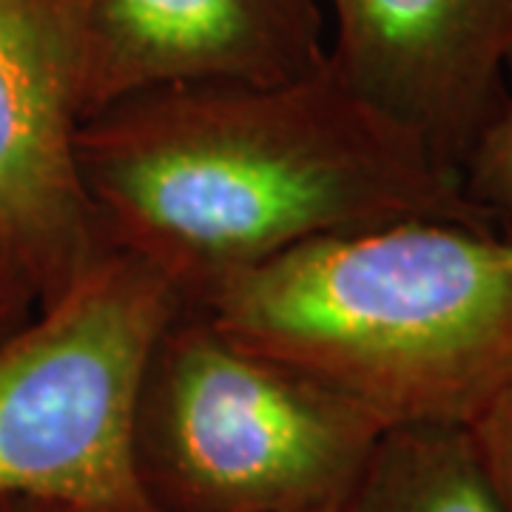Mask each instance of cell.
<instances>
[{
  "mask_svg": "<svg viewBox=\"0 0 512 512\" xmlns=\"http://www.w3.org/2000/svg\"><path fill=\"white\" fill-rule=\"evenodd\" d=\"M183 293L109 248L0 339V498L74 512H157L134 456L148 353Z\"/></svg>",
  "mask_w": 512,
  "mask_h": 512,
  "instance_id": "277c9868",
  "label": "cell"
},
{
  "mask_svg": "<svg viewBox=\"0 0 512 512\" xmlns=\"http://www.w3.org/2000/svg\"><path fill=\"white\" fill-rule=\"evenodd\" d=\"M461 185L484 217L512 231V57L504 103L461 165Z\"/></svg>",
  "mask_w": 512,
  "mask_h": 512,
  "instance_id": "9c48e42d",
  "label": "cell"
},
{
  "mask_svg": "<svg viewBox=\"0 0 512 512\" xmlns=\"http://www.w3.org/2000/svg\"><path fill=\"white\" fill-rule=\"evenodd\" d=\"M86 117V0H0V251L37 308L109 251L77 163Z\"/></svg>",
  "mask_w": 512,
  "mask_h": 512,
  "instance_id": "5b68a950",
  "label": "cell"
},
{
  "mask_svg": "<svg viewBox=\"0 0 512 512\" xmlns=\"http://www.w3.org/2000/svg\"><path fill=\"white\" fill-rule=\"evenodd\" d=\"M197 308L384 427H473L512 390V231L410 220L319 239Z\"/></svg>",
  "mask_w": 512,
  "mask_h": 512,
  "instance_id": "7a4b0ae2",
  "label": "cell"
},
{
  "mask_svg": "<svg viewBox=\"0 0 512 512\" xmlns=\"http://www.w3.org/2000/svg\"><path fill=\"white\" fill-rule=\"evenodd\" d=\"M77 163L106 245L188 305L319 239L410 220L498 228L328 57L279 83L194 80L111 100L80 128Z\"/></svg>",
  "mask_w": 512,
  "mask_h": 512,
  "instance_id": "6da1fadb",
  "label": "cell"
},
{
  "mask_svg": "<svg viewBox=\"0 0 512 512\" xmlns=\"http://www.w3.org/2000/svg\"><path fill=\"white\" fill-rule=\"evenodd\" d=\"M384 430L185 305L148 353L134 456L157 512H345Z\"/></svg>",
  "mask_w": 512,
  "mask_h": 512,
  "instance_id": "3957f363",
  "label": "cell"
},
{
  "mask_svg": "<svg viewBox=\"0 0 512 512\" xmlns=\"http://www.w3.org/2000/svg\"><path fill=\"white\" fill-rule=\"evenodd\" d=\"M345 512H507L470 427H387Z\"/></svg>",
  "mask_w": 512,
  "mask_h": 512,
  "instance_id": "ba28073f",
  "label": "cell"
},
{
  "mask_svg": "<svg viewBox=\"0 0 512 512\" xmlns=\"http://www.w3.org/2000/svg\"><path fill=\"white\" fill-rule=\"evenodd\" d=\"M89 114L194 80L279 83L328 57L325 0H86Z\"/></svg>",
  "mask_w": 512,
  "mask_h": 512,
  "instance_id": "52a82bcc",
  "label": "cell"
},
{
  "mask_svg": "<svg viewBox=\"0 0 512 512\" xmlns=\"http://www.w3.org/2000/svg\"><path fill=\"white\" fill-rule=\"evenodd\" d=\"M470 430L495 490L507 512H512V390H507Z\"/></svg>",
  "mask_w": 512,
  "mask_h": 512,
  "instance_id": "30bf717a",
  "label": "cell"
},
{
  "mask_svg": "<svg viewBox=\"0 0 512 512\" xmlns=\"http://www.w3.org/2000/svg\"><path fill=\"white\" fill-rule=\"evenodd\" d=\"M37 311V299L32 288L15 271L9 256L0 251V339L20 328Z\"/></svg>",
  "mask_w": 512,
  "mask_h": 512,
  "instance_id": "8fae6325",
  "label": "cell"
},
{
  "mask_svg": "<svg viewBox=\"0 0 512 512\" xmlns=\"http://www.w3.org/2000/svg\"><path fill=\"white\" fill-rule=\"evenodd\" d=\"M328 63L370 109L461 165L507 94L512 0H325Z\"/></svg>",
  "mask_w": 512,
  "mask_h": 512,
  "instance_id": "8992f818",
  "label": "cell"
},
{
  "mask_svg": "<svg viewBox=\"0 0 512 512\" xmlns=\"http://www.w3.org/2000/svg\"><path fill=\"white\" fill-rule=\"evenodd\" d=\"M0 512H74L55 504H40V501H26V498H0Z\"/></svg>",
  "mask_w": 512,
  "mask_h": 512,
  "instance_id": "7c38bea8",
  "label": "cell"
}]
</instances>
